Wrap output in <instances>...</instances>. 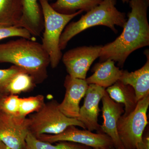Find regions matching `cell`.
Here are the masks:
<instances>
[{"label": "cell", "mask_w": 149, "mask_h": 149, "mask_svg": "<svg viewBox=\"0 0 149 149\" xmlns=\"http://www.w3.org/2000/svg\"><path fill=\"white\" fill-rule=\"evenodd\" d=\"M131 11L119 37L102 46L100 53L101 62L110 59L122 68L126 59L136 50L149 45V24L147 17L149 1L130 0Z\"/></svg>", "instance_id": "6da1fadb"}, {"label": "cell", "mask_w": 149, "mask_h": 149, "mask_svg": "<svg viewBox=\"0 0 149 149\" xmlns=\"http://www.w3.org/2000/svg\"><path fill=\"white\" fill-rule=\"evenodd\" d=\"M31 40L21 38L0 44V63L20 68L39 84L48 77L49 57L42 44Z\"/></svg>", "instance_id": "7a4b0ae2"}, {"label": "cell", "mask_w": 149, "mask_h": 149, "mask_svg": "<svg viewBox=\"0 0 149 149\" xmlns=\"http://www.w3.org/2000/svg\"><path fill=\"white\" fill-rule=\"evenodd\" d=\"M116 0H103L98 5L82 15L78 21L67 25L60 39L59 46L61 50L66 48L73 37L90 27L102 25L109 27L117 33L115 26L123 28L126 19L125 13L119 11L116 7Z\"/></svg>", "instance_id": "3957f363"}, {"label": "cell", "mask_w": 149, "mask_h": 149, "mask_svg": "<svg viewBox=\"0 0 149 149\" xmlns=\"http://www.w3.org/2000/svg\"><path fill=\"white\" fill-rule=\"evenodd\" d=\"M49 1L39 0L44 18L42 45L49 57L50 65L52 68H55L62 57L59 46L62 33L70 20L84 11L79 10L70 15L59 13L52 8Z\"/></svg>", "instance_id": "277c9868"}, {"label": "cell", "mask_w": 149, "mask_h": 149, "mask_svg": "<svg viewBox=\"0 0 149 149\" xmlns=\"http://www.w3.org/2000/svg\"><path fill=\"white\" fill-rule=\"evenodd\" d=\"M55 100L45 103L39 111L28 118L29 130L35 137L42 135H57L71 125L86 129L85 125L77 118L66 116L60 110Z\"/></svg>", "instance_id": "5b68a950"}, {"label": "cell", "mask_w": 149, "mask_h": 149, "mask_svg": "<svg viewBox=\"0 0 149 149\" xmlns=\"http://www.w3.org/2000/svg\"><path fill=\"white\" fill-rule=\"evenodd\" d=\"M149 95L138 102L136 108L126 115H122L117 124L119 138L125 149H136L142 140L145 129L148 124L147 111Z\"/></svg>", "instance_id": "8992f818"}, {"label": "cell", "mask_w": 149, "mask_h": 149, "mask_svg": "<svg viewBox=\"0 0 149 149\" xmlns=\"http://www.w3.org/2000/svg\"><path fill=\"white\" fill-rule=\"evenodd\" d=\"M37 139L51 143L67 141L81 144L92 148H106L113 146L111 139L102 133H94L86 129H78L74 125L68 127L57 135H42Z\"/></svg>", "instance_id": "52a82bcc"}, {"label": "cell", "mask_w": 149, "mask_h": 149, "mask_svg": "<svg viewBox=\"0 0 149 149\" xmlns=\"http://www.w3.org/2000/svg\"><path fill=\"white\" fill-rule=\"evenodd\" d=\"M102 46L77 47L62 56L63 62L68 75L86 80L87 72L94 61L100 56Z\"/></svg>", "instance_id": "ba28073f"}, {"label": "cell", "mask_w": 149, "mask_h": 149, "mask_svg": "<svg viewBox=\"0 0 149 149\" xmlns=\"http://www.w3.org/2000/svg\"><path fill=\"white\" fill-rule=\"evenodd\" d=\"M29 120L0 111V141L10 149H26Z\"/></svg>", "instance_id": "9c48e42d"}, {"label": "cell", "mask_w": 149, "mask_h": 149, "mask_svg": "<svg viewBox=\"0 0 149 149\" xmlns=\"http://www.w3.org/2000/svg\"><path fill=\"white\" fill-rule=\"evenodd\" d=\"M106 90L98 85L90 84L88 85L85 96L84 103L80 108L79 116L77 119L85 125L86 129L93 132L96 130L101 133L98 123V116L100 110L99 104Z\"/></svg>", "instance_id": "30bf717a"}, {"label": "cell", "mask_w": 149, "mask_h": 149, "mask_svg": "<svg viewBox=\"0 0 149 149\" xmlns=\"http://www.w3.org/2000/svg\"><path fill=\"white\" fill-rule=\"evenodd\" d=\"M103 122L101 125V133L107 134L111 139L113 146L118 149H125L118 133L117 124L120 116L124 113V106L113 100L106 91L102 98Z\"/></svg>", "instance_id": "8fae6325"}, {"label": "cell", "mask_w": 149, "mask_h": 149, "mask_svg": "<svg viewBox=\"0 0 149 149\" xmlns=\"http://www.w3.org/2000/svg\"><path fill=\"white\" fill-rule=\"evenodd\" d=\"M86 80L74 78L68 74L64 80L65 93L60 109L66 116L77 118L79 116L80 103L85 97L88 87Z\"/></svg>", "instance_id": "7c38bea8"}, {"label": "cell", "mask_w": 149, "mask_h": 149, "mask_svg": "<svg viewBox=\"0 0 149 149\" xmlns=\"http://www.w3.org/2000/svg\"><path fill=\"white\" fill-rule=\"evenodd\" d=\"M21 1L22 15L18 27L27 29L32 36L39 37L44 29V23L39 0H21Z\"/></svg>", "instance_id": "4fadbf2b"}, {"label": "cell", "mask_w": 149, "mask_h": 149, "mask_svg": "<svg viewBox=\"0 0 149 149\" xmlns=\"http://www.w3.org/2000/svg\"><path fill=\"white\" fill-rule=\"evenodd\" d=\"M114 61L108 59L96 63L93 68V74L86 81L88 85L94 84L107 88L120 80L123 70L115 65Z\"/></svg>", "instance_id": "5bb4252c"}, {"label": "cell", "mask_w": 149, "mask_h": 149, "mask_svg": "<svg viewBox=\"0 0 149 149\" xmlns=\"http://www.w3.org/2000/svg\"><path fill=\"white\" fill-rule=\"evenodd\" d=\"M146 62L143 66L134 72L123 70L120 81L131 86L136 93L137 101L149 95V50L145 52Z\"/></svg>", "instance_id": "9a60e30c"}, {"label": "cell", "mask_w": 149, "mask_h": 149, "mask_svg": "<svg viewBox=\"0 0 149 149\" xmlns=\"http://www.w3.org/2000/svg\"><path fill=\"white\" fill-rule=\"evenodd\" d=\"M106 91L113 100L122 104L124 106L123 115H126L136 108L138 101L136 93L131 86L118 80L107 88Z\"/></svg>", "instance_id": "2e32d148"}, {"label": "cell", "mask_w": 149, "mask_h": 149, "mask_svg": "<svg viewBox=\"0 0 149 149\" xmlns=\"http://www.w3.org/2000/svg\"><path fill=\"white\" fill-rule=\"evenodd\" d=\"M22 15L21 0H0V24L18 27Z\"/></svg>", "instance_id": "e0dca14e"}, {"label": "cell", "mask_w": 149, "mask_h": 149, "mask_svg": "<svg viewBox=\"0 0 149 149\" xmlns=\"http://www.w3.org/2000/svg\"><path fill=\"white\" fill-rule=\"evenodd\" d=\"M103 0H56L51 4L56 11L63 14H72L83 10L87 12L98 5Z\"/></svg>", "instance_id": "ac0fdd59"}, {"label": "cell", "mask_w": 149, "mask_h": 149, "mask_svg": "<svg viewBox=\"0 0 149 149\" xmlns=\"http://www.w3.org/2000/svg\"><path fill=\"white\" fill-rule=\"evenodd\" d=\"M55 145L44 142L37 139L30 132L26 139V149H91V147L81 144L60 141Z\"/></svg>", "instance_id": "d6986e66"}, {"label": "cell", "mask_w": 149, "mask_h": 149, "mask_svg": "<svg viewBox=\"0 0 149 149\" xmlns=\"http://www.w3.org/2000/svg\"><path fill=\"white\" fill-rule=\"evenodd\" d=\"M33 77L23 71L15 74L8 85L6 95H17L32 90L35 86Z\"/></svg>", "instance_id": "ffe728a7"}, {"label": "cell", "mask_w": 149, "mask_h": 149, "mask_svg": "<svg viewBox=\"0 0 149 149\" xmlns=\"http://www.w3.org/2000/svg\"><path fill=\"white\" fill-rule=\"evenodd\" d=\"M45 104V97L42 95L20 98L19 117L26 118L28 115L39 111Z\"/></svg>", "instance_id": "44dd1931"}, {"label": "cell", "mask_w": 149, "mask_h": 149, "mask_svg": "<svg viewBox=\"0 0 149 149\" xmlns=\"http://www.w3.org/2000/svg\"><path fill=\"white\" fill-rule=\"evenodd\" d=\"M20 98L17 95H5L0 104V111L6 114L19 116Z\"/></svg>", "instance_id": "7402d4cb"}, {"label": "cell", "mask_w": 149, "mask_h": 149, "mask_svg": "<svg viewBox=\"0 0 149 149\" xmlns=\"http://www.w3.org/2000/svg\"><path fill=\"white\" fill-rule=\"evenodd\" d=\"M15 37L31 39L32 36L25 28L0 24V41L8 37Z\"/></svg>", "instance_id": "603a6c76"}, {"label": "cell", "mask_w": 149, "mask_h": 149, "mask_svg": "<svg viewBox=\"0 0 149 149\" xmlns=\"http://www.w3.org/2000/svg\"><path fill=\"white\" fill-rule=\"evenodd\" d=\"M23 71L24 70L14 65L7 69H0V94L6 95V89L11 80L15 74Z\"/></svg>", "instance_id": "cb8c5ba5"}, {"label": "cell", "mask_w": 149, "mask_h": 149, "mask_svg": "<svg viewBox=\"0 0 149 149\" xmlns=\"http://www.w3.org/2000/svg\"><path fill=\"white\" fill-rule=\"evenodd\" d=\"M136 149H149V127H147L144 130L142 140L137 145Z\"/></svg>", "instance_id": "d4e9b609"}, {"label": "cell", "mask_w": 149, "mask_h": 149, "mask_svg": "<svg viewBox=\"0 0 149 149\" xmlns=\"http://www.w3.org/2000/svg\"><path fill=\"white\" fill-rule=\"evenodd\" d=\"M0 149H10L3 143L0 141Z\"/></svg>", "instance_id": "484cf974"}, {"label": "cell", "mask_w": 149, "mask_h": 149, "mask_svg": "<svg viewBox=\"0 0 149 149\" xmlns=\"http://www.w3.org/2000/svg\"><path fill=\"white\" fill-rule=\"evenodd\" d=\"M91 149H118L114 147H110V148H92Z\"/></svg>", "instance_id": "4316f807"}, {"label": "cell", "mask_w": 149, "mask_h": 149, "mask_svg": "<svg viewBox=\"0 0 149 149\" xmlns=\"http://www.w3.org/2000/svg\"><path fill=\"white\" fill-rule=\"evenodd\" d=\"M5 95H3V94H0V104H1V102L2 99L3 97Z\"/></svg>", "instance_id": "83f0119b"}, {"label": "cell", "mask_w": 149, "mask_h": 149, "mask_svg": "<svg viewBox=\"0 0 149 149\" xmlns=\"http://www.w3.org/2000/svg\"><path fill=\"white\" fill-rule=\"evenodd\" d=\"M123 2V3H125L126 2H128L130 0H121Z\"/></svg>", "instance_id": "f1b7e54d"}]
</instances>
